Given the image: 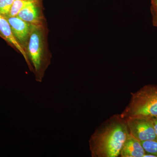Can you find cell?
Here are the masks:
<instances>
[{
    "mask_svg": "<svg viewBox=\"0 0 157 157\" xmlns=\"http://www.w3.org/2000/svg\"><path fill=\"white\" fill-rule=\"evenodd\" d=\"M129 134L126 120L115 114L97 128L89 140L93 157H117Z\"/></svg>",
    "mask_w": 157,
    "mask_h": 157,
    "instance_id": "cell-1",
    "label": "cell"
},
{
    "mask_svg": "<svg viewBox=\"0 0 157 157\" xmlns=\"http://www.w3.org/2000/svg\"><path fill=\"white\" fill-rule=\"evenodd\" d=\"M121 115L124 118L157 116V86L148 85L135 93Z\"/></svg>",
    "mask_w": 157,
    "mask_h": 157,
    "instance_id": "cell-2",
    "label": "cell"
},
{
    "mask_svg": "<svg viewBox=\"0 0 157 157\" xmlns=\"http://www.w3.org/2000/svg\"><path fill=\"white\" fill-rule=\"evenodd\" d=\"M28 54L35 69L37 81L41 82L46 62L44 56L42 29L40 25L32 24Z\"/></svg>",
    "mask_w": 157,
    "mask_h": 157,
    "instance_id": "cell-3",
    "label": "cell"
},
{
    "mask_svg": "<svg viewBox=\"0 0 157 157\" xmlns=\"http://www.w3.org/2000/svg\"><path fill=\"white\" fill-rule=\"evenodd\" d=\"M129 133L140 142L157 139L151 118H126Z\"/></svg>",
    "mask_w": 157,
    "mask_h": 157,
    "instance_id": "cell-4",
    "label": "cell"
},
{
    "mask_svg": "<svg viewBox=\"0 0 157 157\" xmlns=\"http://www.w3.org/2000/svg\"><path fill=\"white\" fill-rule=\"evenodd\" d=\"M11 30L19 42L25 44L29 38L32 24L21 19L18 16L9 17L8 19Z\"/></svg>",
    "mask_w": 157,
    "mask_h": 157,
    "instance_id": "cell-5",
    "label": "cell"
},
{
    "mask_svg": "<svg viewBox=\"0 0 157 157\" xmlns=\"http://www.w3.org/2000/svg\"><path fill=\"white\" fill-rule=\"evenodd\" d=\"M146 154L141 142L129 133L121 149V157H143Z\"/></svg>",
    "mask_w": 157,
    "mask_h": 157,
    "instance_id": "cell-6",
    "label": "cell"
},
{
    "mask_svg": "<svg viewBox=\"0 0 157 157\" xmlns=\"http://www.w3.org/2000/svg\"><path fill=\"white\" fill-rule=\"evenodd\" d=\"M0 32L3 36L7 39V40L14 45L20 52L22 55L25 61L31 69V65L29 61L28 57L25 51L23 48L22 46L19 44L15 37L14 36L9 21L6 18L3 17L2 14H0Z\"/></svg>",
    "mask_w": 157,
    "mask_h": 157,
    "instance_id": "cell-7",
    "label": "cell"
},
{
    "mask_svg": "<svg viewBox=\"0 0 157 157\" xmlns=\"http://www.w3.org/2000/svg\"><path fill=\"white\" fill-rule=\"evenodd\" d=\"M17 16L31 24L39 25L40 18L39 11L33 0L19 12Z\"/></svg>",
    "mask_w": 157,
    "mask_h": 157,
    "instance_id": "cell-8",
    "label": "cell"
},
{
    "mask_svg": "<svg viewBox=\"0 0 157 157\" xmlns=\"http://www.w3.org/2000/svg\"><path fill=\"white\" fill-rule=\"evenodd\" d=\"M32 0H14L11 11L9 14V17L17 16L20 12Z\"/></svg>",
    "mask_w": 157,
    "mask_h": 157,
    "instance_id": "cell-9",
    "label": "cell"
},
{
    "mask_svg": "<svg viewBox=\"0 0 157 157\" xmlns=\"http://www.w3.org/2000/svg\"><path fill=\"white\" fill-rule=\"evenodd\" d=\"M146 153L153 155L157 157V139L141 142Z\"/></svg>",
    "mask_w": 157,
    "mask_h": 157,
    "instance_id": "cell-10",
    "label": "cell"
},
{
    "mask_svg": "<svg viewBox=\"0 0 157 157\" xmlns=\"http://www.w3.org/2000/svg\"><path fill=\"white\" fill-rule=\"evenodd\" d=\"M14 0H0V14L9 15Z\"/></svg>",
    "mask_w": 157,
    "mask_h": 157,
    "instance_id": "cell-11",
    "label": "cell"
},
{
    "mask_svg": "<svg viewBox=\"0 0 157 157\" xmlns=\"http://www.w3.org/2000/svg\"><path fill=\"white\" fill-rule=\"evenodd\" d=\"M151 11L152 17L153 25L157 27V6H151Z\"/></svg>",
    "mask_w": 157,
    "mask_h": 157,
    "instance_id": "cell-12",
    "label": "cell"
},
{
    "mask_svg": "<svg viewBox=\"0 0 157 157\" xmlns=\"http://www.w3.org/2000/svg\"><path fill=\"white\" fill-rule=\"evenodd\" d=\"M151 119L152 121L154 128L157 138V116L151 117Z\"/></svg>",
    "mask_w": 157,
    "mask_h": 157,
    "instance_id": "cell-13",
    "label": "cell"
},
{
    "mask_svg": "<svg viewBox=\"0 0 157 157\" xmlns=\"http://www.w3.org/2000/svg\"><path fill=\"white\" fill-rule=\"evenodd\" d=\"M151 6H157V0H151Z\"/></svg>",
    "mask_w": 157,
    "mask_h": 157,
    "instance_id": "cell-14",
    "label": "cell"
}]
</instances>
